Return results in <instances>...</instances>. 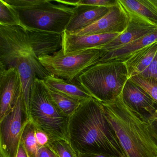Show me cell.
<instances>
[{"mask_svg": "<svg viewBox=\"0 0 157 157\" xmlns=\"http://www.w3.org/2000/svg\"><path fill=\"white\" fill-rule=\"evenodd\" d=\"M0 119L3 118L13 108L22 94V85L18 70L6 69L0 67Z\"/></svg>", "mask_w": 157, "mask_h": 157, "instance_id": "obj_11", "label": "cell"}, {"mask_svg": "<svg viewBox=\"0 0 157 157\" xmlns=\"http://www.w3.org/2000/svg\"><path fill=\"white\" fill-rule=\"evenodd\" d=\"M43 81L48 87L54 90L80 101L92 97L77 82H69L52 75H48Z\"/></svg>", "mask_w": 157, "mask_h": 157, "instance_id": "obj_19", "label": "cell"}, {"mask_svg": "<svg viewBox=\"0 0 157 157\" xmlns=\"http://www.w3.org/2000/svg\"><path fill=\"white\" fill-rule=\"evenodd\" d=\"M145 1L157 13V0H145Z\"/></svg>", "mask_w": 157, "mask_h": 157, "instance_id": "obj_32", "label": "cell"}, {"mask_svg": "<svg viewBox=\"0 0 157 157\" xmlns=\"http://www.w3.org/2000/svg\"><path fill=\"white\" fill-rule=\"evenodd\" d=\"M110 9L90 6L74 7V13L66 32L73 33L86 28L107 14Z\"/></svg>", "mask_w": 157, "mask_h": 157, "instance_id": "obj_15", "label": "cell"}, {"mask_svg": "<svg viewBox=\"0 0 157 157\" xmlns=\"http://www.w3.org/2000/svg\"><path fill=\"white\" fill-rule=\"evenodd\" d=\"M48 146L58 157H78L68 140L63 139L49 140Z\"/></svg>", "mask_w": 157, "mask_h": 157, "instance_id": "obj_23", "label": "cell"}, {"mask_svg": "<svg viewBox=\"0 0 157 157\" xmlns=\"http://www.w3.org/2000/svg\"><path fill=\"white\" fill-rule=\"evenodd\" d=\"M68 140L78 154L103 153L126 157L105 115L102 103L91 97L69 118Z\"/></svg>", "mask_w": 157, "mask_h": 157, "instance_id": "obj_1", "label": "cell"}, {"mask_svg": "<svg viewBox=\"0 0 157 157\" xmlns=\"http://www.w3.org/2000/svg\"><path fill=\"white\" fill-rule=\"evenodd\" d=\"M138 76L151 79L157 82V56L143 72Z\"/></svg>", "mask_w": 157, "mask_h": 157, "instance_id": "obj_26", "label": "cell"}, {"mask_svg": "<svg viewBox=\"0 0 157 157\" xmlns=\"http://www.w3.org/2000/svg\"><path fill=\"white\" fill-rule=\"evenodd\" d=\"M130 19L157 27V13L145 0H118Z\"/></svg>", "mask_w": 157, "mask_h": 157, "instance_id": "obj_17", "label": "cell"}, {"mask_svg": "<svg viewBox=\"0 0 157 157\" xmlns=\"http://www.w3.org/2000/svg\"><path fill=\"white\" fill-rule=\"evenodd\" d=\"M157 42L156 32L115 50L105 53L101 52V56L99 62L123 61L133 53Z\"/></svg>", "mask_w": 157, "mask_h": 157, "instance_id": "obj_18", "label": "cell"}, {"mask_svg": "<svg viewBox=\"0 0 157 157\" xmlns=\"http://www.w3.org/2000/svg\"><path fill=\"white\" fill-rule=\"evenodd\" d=\"M30 45L38 58L51 56L62 48L61 34L37 29H25Z\"/></svg>", "mask_w": 157, "mask_h": 157, "instance_id": "obj_13", "label": "cell"}, {"mask_svg": "<svg viewBox=\"0 0 157 157\" xmlns=\"http://www.w3.org/2000/svg\"><path fill=\"white\" fill-rule=\"evenodd\" d=\"M36 128L29 120L25 124L21 136V140L29 157H36L39 147L36 137Z\"/></svg>", "mask_w": 157, "mask_h": 157, "instance_id": "obj_21", "label": "cell"}, {"mask_svg": "<svg viewBox=\"0 0 157 157\" xmlns=\"http://www.w3.org/2000/svg\"><path fill=\"white\" fill-rule=\"evenodd\" d=\"M125 30L110 43L101 47L99 50L107 52L128 44L141 37L157 32V27L142 23L130 19Z\"/></svg>", "mask_w": 157, "mask_h": 157, "instance_id": "obj_14", "label": "cell"}, {"mask_svg": "<svg viewBox=\"0 0 157 157\" xmlns=\"http://www.w3.org/2000/svg\"><path fill=\"white\" fill-rule=\"evenodd\" d=\"M102 104L126 157H157V144L148 123L129 109L121 96Z\"/></svg>", "mask_w": 157, "mask_h": 157, "instance_id": "obj_2", "label": "cell"}, {"mask_svg": "<svg viewBox=\"0 0 157 157\" xmlns=\"http://www.w3.org/2000/svg\"><path fill=\"white\" fill-rule=\"evenodd\" d=\"M129 20L128 15L117 0V5L110 8L107 14L100 20L84 29L68 33L76 36L121 33L127 28Z\"/></svg>", "mask_w": 157, "mask_h": 157, "instance_id": "obj_10", "label": "cell"}, {"mask_svg": "<svg viewBox=\"0 0 157 157\" xmlns=\"http://www.w3.org/2000/svg\"><path fill=\"white\" fill-rule=\"evenodd\" d=\"M129 79L123 61L98 62L88 68L77 80L92 97L102 103L117 99Z\"/></svg>", "mask_w": 157, "mask_h": 157, "instance_id": "obj_4", "label": "cell"}, {"mask_svg": "<svg viewBox=\"0 0 157 157\" xmlns=\"http://www.w3.org/2000/svg\"><path fill=\"white\" fill-rule=\"evenodd\" d=\"M17 157H29L21 140V143H20L19 149H18Z\"/></svg>", "mask_w": 157, "mask_h": 157, "instance_id": "obj_31", "label": "cell"}, {"mask_svg": "<svg viewBox=\"0 0 157 157\" xmlns=\"http://www.w3.org/2000/svg\"><path fill=\"white\" fill-rule=\"evenodd\" d=\"M29 120L22 94L12 110L0 119L1 157H17L23 130Z\"/></svg>", "mask_w": 157, "mask_h": 157, "instance_id": "obj_8", "label": "cell"}, {"mask_svg": "<svg viewBox=\"0 0 157 157\" xmlns=\"http://www.w3.org/2000/svg\"><path fill=\"white\" fill-rule=\"evenodd\" d=\"M53 2L51 0H39L36 4L29 8L13 7L25 30L32 28L62 34L73 16L74 7Z\"/></svg>", "mask_w": 157, "mask_h": 157, "instance_id": "obj_6", "label": "cell"}, {"mask_svg": "<svg viewBox=\"0 0 157 157\" xmlns=\"http://www.w3.org/2000/svg\"><path fill=\"white\" fill-rule=\"evenodd\" d=\"M157 56V42L138 50L123 60L129 79L141 74Z\"/></svg>", "mask_w": 157, "mask_h": 157, "instance_id": "obj_16", "label": "cell"}, {"mask_svg": "<svg viewBox=\"0 0 157 157\" xmlns=\"http://www.w3.org/2000/svg\"><path fill=\"white\" fill-rule=\"evenodd\" d=\"M29 116L36 128L46 133L49 140H68L69 117L61 113L49 96L43 80L37 78L31 89Z\"/></svg>", "mask_w": 157, "mask_h": 157, "instance_id": "obj_5", "label": "cell"}, {"mask_svg": "<svg viewBox=\"0 0 157 157\" xmlns=\"http://www.w3.org/2000/svg\"><path fill=\"white\" fill-rule=\"evenodd\" d=\"M120 34L114 33L76 36L65 31L62 34L61 49L64 54L89 49L99 50L100 48L115 39Z\"/></svg>", "mask_w": 157, "mask_h": 157, "instance_id": "obj_12", "label": "cell"}, {"mask_svg": "<svg viewBox=\"0 0 157 157\" xmlns=\"http://www.w3.org/2000/svg\"><path fill=\"white\" fill-rule=\"evenodd\" d=\"M120 96L125 104L147 123L157 116V103L146 91L129 79Z\"/></svg>", "mask_w": 157, "mask_h": 157, "instance_id": "obj_9", "label": "cell"}, {"mask_svg": "<svg viewBox=\"0 0 157 157\" xmlns=\"http://www.w3.org/2000/svg\"><path fill=\"white\" fill-rule=\"evenodd\" d=\"M78 157H117L111 154L103 153H88V154H78Z\"/></svg>", "mask_w": 157, "mask_h": 157, "instance_id": "obj_30", "label": "cell"}, {"mask_svg": "<svg viewBox=\"0 0 157 157\" xmlns=\"http://www.w3.org/2000/svg\"><path fill=\"white\" fill-rule=\"evenodd\" d=\"M129 79L146 91L157 103V82L139 76L131 77Z\"/></svg>", "mask_w": 157, "mask_h": 157, "instance_id": "obj_25", "label": "cell"}, {"mask_svg": "<svg viewBox=\"0 0 157 157\" xmlns=\"http://www.w3.org/2000/svg\"><path fill=\"white\" fill-rule=\"evenodd\" d=\"M62 4L71 7L90 6L111 8L117 5V0H79V1H62Z\"/></svg>", "mask_w": 157, "mask_h": 157, "instance_id": "obj_24", "label": "cell"}, {"mask_svg": "<svg viewBox=\"0 0 157 157\" xmlns=\"http://www.w3.org/2000/svg\"><path fill=\"white\" fill-rule=\"evenodd\" d=\"M44 84L49 96L61 113L69 117L72 116L82 101L56 91Z\"/></svg>", "mask_w": 157, "mask_h": 157, "instance_id": "obj_20", "label": "cell"}, {"mask_svg": "<svg viewBox=\"0 0 157 157\" xmlns=\"http://www.w3.org/2000/svg\"><path fill=\"white\" fill-rule=\"evenodd\" d=\"M0 25L21 26L25 29L15 9L5 0H0Z\"/></svg>", "mask_w": 157, "mask_h": 157, "instance_id": "obj_22", "label": "cell"}, {"mask_svg": "<svg viewBox=\"0 0 157 157\" xmlns=\"http://www.w3.org/2000/svg\"><path fill=\"white\" fill-rule=\"evenodd\" d=\"M36 137L39 147L48 145L49 138L46 133L36 128Z\"/></svg>", "mask_w": 157, "mask_h": 157, "instance_id": "obj_27", "label": "cell"}, {"mask_svg": "<svg viewBox=\"0 0 157 157\" xmlns=\"http://www.w3.org/2000/svg\"><path fill=\"white\" fill-rule=\"evenodd\" d=\"M151 131L157 144V116L148 123Z\"/></svg>", "mask_w": 157, "mask_h": 157, "instance_id": "obj_29", "label": "cell"}, {"mask_svg": "<svg viewBox=\"0 0 157 157\" xmlns=\"http://www.w3.org/2000/svg\"><path fill=\"white\" fill-rule=\"evenodd\" d=\"M101 51L98 49L64 54L62 49L51 56L41 57L39 61L50 74L69 82H76L88 68L99 62Z\"/></svg>", "mask_w": 157, "mask_h": 157, "instance_id": "obj_7", "label": "cell"}, {"mask_svg": "<svg viewBox=\"0 0 157 157\" xmlns=\"http://www.w3.org/2000/svg\"><path fill=\"white\" fill-rule=\"evenodd\" d=\"M36 157H58L54 151L48 146L40 147L37 151Z\"/></svg>", "mask_w": 157, "mask_h": 157, "instance_id": "obj_28", "label": "cell"}, {"mask_svg": "<svg viewBox=\"0 0 157 157\" xmlns=\"http://www.w3.org/2000/svg\"><path fill=\"white\" fill-rule=\"evenodd\" d=\"M0 67L15 68L21 76L35 71L42 80L50 75L34 53L25 29L18 25H0Z\"/></svg>", "mask_w": 157, "mask_h": 157, "instance_id": "obj_3", "label": "cell"}]
</instances>
